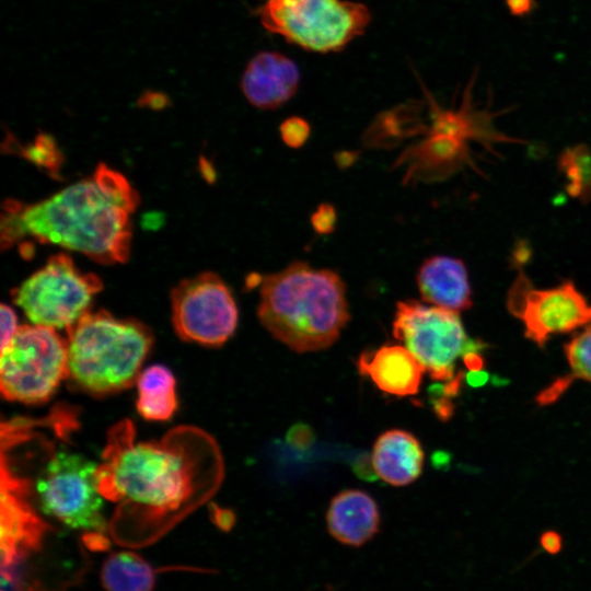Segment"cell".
I'll return each instance as SVG.
<instances>
[{
    "instance_id": "obj_1",
    "label": "cell",
    "mask_w": 591,
    "mask_h": 591,
    "mask_svg": "<svg viewBox=\"0 0 591 591\" xmlns=\"http://www.w3.org/2000/svg\"><path fill=\"white\" fill-rule=\"evenodd\" d=\"M223 473L220 449L204 430L179 426L159 441L136 442L135 426L125 419L107 432L96 484L103 498L120 505L121 517L158 520L205 502Z\"/></svg>"
},
{
    "instance_id": "obj_2",
    "label": "cell",
    "mask_w": 591,
    "mask_h": 591,
    "mask_svg": "<svg viewBox=\"0 0 591 591\" xmlns=\"http://www.w3.org/2000/svg\"><path fill=\"white\" fill-rule=\"evenodd\" d=\"M139 201L128 181L105 164L39 202L9 200L1 218V245L30 236L80 252L102 264L124 263L130 251V213Z\"/></svg>"
},
{
    "instance_id": "obj_3",
    "label": "cell",
    "mask_w": 591,
    "mask_h": 591,
    "mask_svg": "<svg viewBox=\"0 0 591 591\" xmlns=\"http://www.w3.org/2000/svg\"><path fill=\"white\" fill-rule=\"evenodd\" d=\"M257 316L277 340L294 351L328 348L350 318L345 283L331 269L293 262L262 277Z\"/></svg>"
},
{
    "instance_id": "obj_4",
    "label": "cell",
    "mask_w": 591,
    "mask_h": 591,
    "mask_svg": "<svg viewBox=\"0 0 591 591\" xmlns=\"http://www.w3.org/2000/svg\"><path fill=\"white\" fill-rule=\"evenodd\" d=\"M67 381L93 396L136 384L153 334L135 318H117L105 310L85 312L67 329Z\"/></svg>"
},
{
    "instance_id": "obj_5",
    "label": "cell",
    "mask_w": 591,
    "mask_h": 591,
    "mask_svg": "<svg viewBox=\"0 0 591 591\" xmlns=\"http://www.w3.org/2000/svg\"><path fill=\"white\" fill-rule=\"evenodd\" d=\"M258 15L267 31L316 53L341 50L371 20L364 4L345 0H264Z\"/></svg>"
},
{
    "instance_id": "obj_6",
    "label": "cell",
    "mask_w": 591,
    "mask_h": 591,
    "mask_svg": "<svg viewBox=\"0 0 591 591\" xmlns=\"http://www.w3.org/2000/svg\"><path fill=\"white\" fill-rule=\"evenodd\" d=\"M67 340L44 325H22L1 349L0 390L12 402H47L67 379Z\"/></svg>"
},
{
    "instance_id": "obj_7",
    "label": "cell",
    "mask_w": 591,
    "mask_h": 591,
    "mask_svg": "<svg viewBox=\"0 0 591 591\" xmlns=\"http://www.w3.org/2000/svg\"><path fill=\"white\" fill-rule=\"evenodd\" d=\"M103 288L92 273H82L63 253L46 264L12 291L13 302L37 325L67 329L76 323Z\"/></svg>"
},
{
    "instance_id": "obj_8",
    "label": "cell",
    "mask_w": 591,
    "mask_h": 591,
    "mask_svg": "<svg viewBox=\"0 0 591 591\" xmlns=\"http://www.w3.org/2000/svg\"><path fill=\"white\" fill-rule=\"evenodd\" d=\"M393 336L436 381L453 380L456 360L483 348L480 343L467 336L459 312L416 300L396 303Z\"/></svg>"
},
{
    "instance_id": "obj_9",
    "label": "cell",
    "mask_w": 591,
    "mask_h": 591,
    "mask_svg": "<svg viewBox=\"0 0 591 591\" xmlns=\"http://www.w3.org/2000/svg\"><path fill=\"white\" fill-rule=\"evenodd\" d=\"M97 466L81 454L55 452L36 482L43 512L71 529L105 533L107 523L96 484Z\"/></svg>"
},
{
    "instance_id": "obj_10",
    "label": "cell",
    "mask_w": 591,
    "mask_h": 591,
    "mask_svg": "<svg viewBox=\"0 0 591 591\" xmlns=\"http://www.w3.org/2000/svg\"><path fill=\"white\" fill-rule=\"evenodd\" d=\"M172 323L185 341L222 346L235 332L239 311L227 283L215 273L182 280L171 292Z\"/></svg>"
},
{
    "instance_id": "obj_11",
    "label": "cell",
    "mask_w": 591,
    "mask_h": 591,
    "mask_svg": "<svg viewBox=\"0 0 591 591\" xmlns=\"http://www.w3.org/2000/svg\"><path fill=\"white\" fill-rule=\"evenodd\" d=\"M507 308L523 324L525 336L540 347L552 335L591 323V304L571 281L540 289L522 270L508 290Z\"/></svg>"
},
{
    "instance_id": "obj_12",
    "label": "cell",
    "mask_w": 591,
    "mask_h": 591,
    "mask_svg": "<svg viewBox=\"0 0 591 591\" xmlns=\"http://www.w3.org/2000/svg\"><path fill=\"white\" fill-rule=\"evenodd\" d=\"M28 482L15 475L1 456V568L18 564L39 547L48 529L27 502Z\"/></svg>"
},
{
    "instance_id": "obj_13",
    "label": "cell",
    "mask_w": 591,
    "mask_h": 591,
    "mask_svg": "<svg viewBox=\"0 0 591 591\" xmlns=\"http://www.w3.org/2000/svg\"><path fill=\"white\" fill-rule=\"evenodd\" d=\"M300 83V71L288 57L276 51H260L247 63L241 89L255 107L274 109L289 101Z\"/></svg>"
},
{
    "instance_id": "obj_14",
    "label": "cell",
    "mask_w": 591,
    "mask_h": 591,
    "mask_svg": "<svg viewBox=\"0 0 591 591\" xmlns=\"http://www.w3.org/2000/svg\"><path fill=\"white\" fill-rule=\"evenodd\" d=\"M361 375H368L383 392L395 396H408L418 392L426 372L420 361L399 345L382 346L364 351L358 359Z\"/></svg>"
},
{
    "instance_id": "obj_15",
    "label": "cell",
    "mask_w": 591,
    "mask_h": 591,
    "mask_svg": "<svg viewBox=\"0 0 591 591\" xmlns=\"http://www.w3.org/2000/svg\"><path fill=\"white\" fill-rule=\"evenodd\" d=\"M416 281L422 300L430 305L455 312L472 306L467 269L457 258L437 255L425 259Z\"/></svg>"
},
{
    "instance_id": "obj_16",
    "label": "cell",
    "mask_w": 591,
    "mask_h": 591,
    "mask_svg": "<svg viewBox=\"0 0 591 591\" xmlns=\"http://www.w3.org/2000/svg\"><path fill=\"white\" fill-rule=\"evenodd\" d=\"M326 524L336 541L359 547L379 531V507L374 499L362 490H344L332 499L326 512Z\"/></svg>"
},
{
    "instance_id": "obj_17",
    "label": "cell",
    "mask_w": 591,
    "mask_h": 591,
    "mask_svg": "<svg viewBox=\"0 0 591 591\" xmlns=\"http://www.w3.org/2000/svg\"><path fill=\"white\" fill-rule=\"evenodd\" d=\"M424 457L421 444L412 433L392 429L374 442L371 464L376 476L385 483L405 486L421 474Z\"/></svg>"
},
{
    "instance_id": "obj_18",
    "label": "cell",
    "mask_w": 591,
    "mask_h": 591,
    "mask_svg": "<svg viewBox=\"0 0 591 591\" xmlns=\"http://www.w3.org/2000/svg\"><path fill=\"white\" fill-rule=\"evenodd\" d=\"M137 410L152 421L170 419L177 408L176 380L169 368L153 364L140 372L136 382Z\"/></svg>"
},
{
    "instance_id": "obj_19",
    "label": "cell",
    "mask_w": 591,
    "mask_h": 591,
    "mask_svg": "<svg viewBox=\"0 0 591 591\" xmlns=\"http://www.w3.org/2000/svg\"><path fill=\"white\" fill-rule=\"evenodd\" d=\"M105 591H152L153 568L134 552H116L107 556L101 568Z\"/></svg>"
},
{
    "instance_id": "obj_20",
    "label": "cell",
    "mask_w": 591,
    "mask_h": 591,
    "mask_svg": "<svg viewBox=\"0 0 591 591\" xmlns=\"http://www.w3.org/2000/svg\"><path fill=\"white\" fill-rule=\"evenodd\" d=\"M571 375L591 382V323L565 345Z\"/></svg>"
},
{
    "instance_id": "obj_21",
    "label": "cell",
    "mask_w": 591,
    "mask_h": 591,
    "mask_svg": "<svg viewBox=\"0 0 591 591\" xmlns=\"http://www.w3.org/2000/svg\"><path fill=\"white\" fill-rule=\"evenodd\" d=\"M26 158L53 172L58 169L61 161L53 138L45 134L37 136L35 142L26 150Z\"/></svg>"
},
{
    "instance_id": "obj_22",
    "label": "cell",
    "mask_w": 591,
    "mask_h": 591,
    "mask_svg": "<svg viewBox=\"0 0 591 591\" xmlns=\"http://www.w3.org/2000/svg\"><path fill=\"white\" fill-rule=\"evenodd\" d=\"M309 135L310 125L301 117H289L280 125L281 139L290 148L297 149L303 146Z\"/></svg>"
},
{
    "instance_id": "obj_23",
    "label": "cell",
    "mask_w": 591,
    "mask_h": 591,
    "mask_svg": "<svg viewBox=\"0 0 591 591\" xmlns=\"http://www.w3.org/2000/svg\"><path fill=\"white\" fill-rule=\"evenodd\" d=\"M314 230L321 234L331 233L336 223L335 209L328 204L320 205L311 217Z\"/></svg>"
},
{
    "instance_id": "obj_24",
    "label": "cell",
    "mask_w": 591,
    "mask_h": 591,
    "mask_svg": "<svg viewBox=\"0 0 591 591\" xmlns=\"http://www.w3.org/2000/svg\"><path fill=\"white\" fill-rule=\"evenodd\" d=\"M19 327L13 309L7 304H1V349L10 344Z\"/></svg>"
},
{
    "instance_id": "obj_25",
    "label": "cell",
    "mask_w": 591,
    "mask_h": 591,
    "mask_svg": "<svg viewBox=\"0 0 591 591\" xmlns=\"http://www.w3.org/2000/svg\"><path fill=\"white\" fill-rule=\"evenodd\" d=\"M287 438L293 447L304 449L313 441V433L305 425H296L289 430Z\"/></svg>"
},
{
    "instance_id": "obj_26",
    "label": "cell",
    "mask_w": 591,
    "mask_h": 591,
    "mask_svg": "<svg viewBox=\"0 0 591 591\" xmlns=\"http://www.w3.org/2000/svg\"><path fill=\"white\" fill-rule=\"evenodd\" d=\"M211 517L216 525L224 532L230 531L235 523V514L229 509L215 507Z\"/></svg>"
},
{
    "instance_id": "obj_27",
    "label": "cell",
    "mask_w": 591,
    "mask_h": 591,
    "mask_svg": "<svg viewBox=\"0 0 591 591\" xmlns=\"http://www.w3.org/2000/svg\"><path fill=\"white\" fill-rule=\"evenodd\" d=\"M84 545L92 552H104L109 548V541L100 532H86L83 535Z\"/></svg>"
},
{
    "instance_id": "obj_28",
    "label": "cell",
    "mask_w": 591,
    "mask_h": 591,
    "mask_svg": "<svg viewBox=\"0 0 591 591\" xmlns=\"http://www.w3.org/2000/svg\"><path fill=\"white\" fill-rule=\"evenodd\" d=\"M169 104V97L160 92L147 91L139 99V106H149L153 109H161Z\"/></svg>"
},
{
    "instance_id": "obj_29",
    "label": "cell",
    "mask_w": 591,
    "mask_h": 591,
    "mask_svg": "<svg viewBox=\"0 0 591 591\" xmlns=\"http://www.w3.org/2000/svg\"><path fill=\"white\" fill-rule=\"evenodd\" d=\"M541 544L548 553H557L561 548V537L558 533L548 531L541 536Z\"/></svg>"
},
{
    "instance_id": "obj_30",
    "label": "cell",
    "mask_w": 591,
    "mask_h": 591,
    "mask_svg": "<svg viewBox=\"0 0 591 591\" xmlns=\"http://www.w3.org/2000/svg\"><path fill=\"white\" fill-rule=\"evenodd\" d=\"M466 379L471 385L478 386L483 385L487 381L488 376L487 373L482 372V370H471L467 373Z\"/></svg>"
}]
</instances>
